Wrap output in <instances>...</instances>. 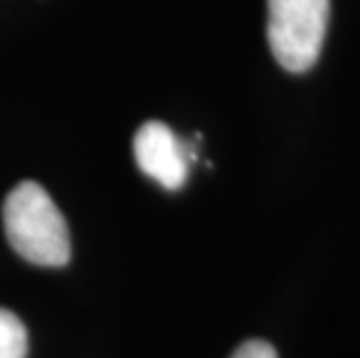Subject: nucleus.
<instances>
[{"label": "nucleus", "mask_w": 360, "mask_h": 358, "mask_svg": "<svg viewBox=\"0 0 360 358\" xmlns=\"http://www.w3.org/2000/svg\"><path fill=\"white\" fill-rule=\"evenodd\" d=\"M5 233L28 263L60 268L70 261V233L49 193L35 181L14 186L3 205Z\"/></svg>", "instance_id": "obj_1"}, {"label": "nucleus", "mask_w": 360, "mask_h": 358, "mask_svg": "<svg viewBox=\"0 0 360 358\" xmlns=\"http://www.w3.org/2000/svg\"><path fill=\"white\" fill-rule=\"evenodd\" d=\"M330 0H267V40L277 63L304 72L316 63L326 40Z\"/></svg>", "instance_id": "obj_2"}, {"label": "nucleus", "mask_w": 360, "mask_h": 358, "mask_svg": "<svg viewBox=\"0 0 360 358\" xmlns=\"http://www.w3.org/2000/svg\"><path fill=\"white\" fill-rule=\"evenodd\" d=\"M140 170L167 191H177L188 177V156L184 144L160 121H147L133 140Z\"/></svg>", "instance_id": "obj_3"}, {"label": "nucleus", "mask_w": 360, "mask_h": 358, "mask_svg": "<svg viewBox=\"0 0 360 358\" xmlns=\"http://www.w3.org/2000/svg\"><path fill=\"white\" fill-rule=\"evenodd\" d=\"M28 335L12 312L0 309V358H26Z\"/></svg>", "instance_id": "obj_4"}, {"label": "nucleus", "mask_w": 360, "mask_h": 358, "mask_svg": "<svg viewBox=\"0 0 360 358\" xmlns=\"http://www.w3.org/2000/svg\"><path fill=\"white\" fill-rule=\"evenodd\" d=\"M231 358H277V352L263 340H249L242 347H237V352Z\"/></svg>", "instance_id": "obj_5"}]
</instances>
